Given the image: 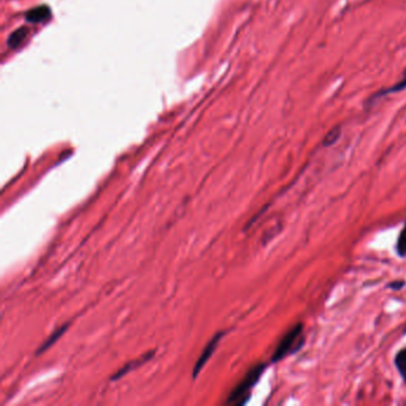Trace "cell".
Instances as JSON below:
<instances>
[{
  "label": "cell",
  "instance_id": "6da1fadb",
  "mask_svg": "<svg viewBox=\"0 0 406 406\" xmlns=\"http://www.w3.org/2000/svg\"><path fill=\"white\" fill-rule=\"evenodd\" d=\"M304 344H305L304 324L299 322L292 326L279 341L273 355H271V362L276 363V362L284 360L286 356L297 354L303 349Z\"/></svg>",
  "mask_w": 406,
  "mask_h": 406
},
{
  "label": "cell",
  "instance_id": "7a4b0ae2",
  "mask_svg": "<svg viewBox=\"0 0 406 406\" xmlns=\"http://www.w3.org/2000/svg\"><path fill=\"white\" fill-rule=\"evenodd\" d=\"M267 364L266 363H258L253 366L249 369V372L244 375V378L236 385L235 388L231 391V393L227 397L226 403L232 405H243L248 402L250 398V393L252 390L258 384L260 378L266 370Z\"/></svg>",
  "mask_w": 406,
  "mask_h": 406
},
{
  "label": "cell",
  "instance_id": "3957f363",
  "mask_svg": "<svg viewBox=\"0 0 406 406\" xmlns=\"http://www.w3.org/2000/svg\"><path fill=\"white\" fill-rule=\"evenodd\" d=\"M226 335V331H221V332H217L213 337L210 340L209 343L206 344V347L204 348L203 353H201V355L199 356V359H198V361L195 362L194 364V368H193V373H192V375H193V379H195L198 376V374L200 373V370L203 369L204 366L206 364V362L210 360V358L213 355V353H215L216 348H217L218 343H220L222 338H223V336Z\"/></svg>",
  "mask_w": 406,
  "mask_h": 406
},
{
  "label": "cell",
  "instance_id": "277c9868",
  "mask_svg": "<svg viewBox=\"0 0 406 406\" xmlns=\"http://www.w3.org/2000/svg\"><path fill=\"white\" fill-rule=\"evenodd\" d=\"M153 355H154V352H149L148 354H145L144 356H142V358L137 359V360H135V361L129 362V363L125 364L124 367H122L121 369H119L118 372H117V373L115 374V375L112 376V379H111V380H118V379H121L123 375H125V374L129 373L131 369H134V368H135V367L141 366V364L144 363L145 361L150 360V359L153 358Z\"/></svg>",
  "mask_w": 406,
  "mask_h": 406
},
{
  "label": "cell",
  "instance_id": "5b68a950",
  "mask_svg": "<svg viewBox=\"0 0 406 406\" xmlns=\"http://www.w3.org/2000/svg\"><path fill=\"white\" fill-rule=\"evenodd\" d=\"M68 326H69V324H65V325L60 326V328L55 330V331L52 332V334H51L50 336H49V337L46 338V340H45V342H43V344H42V346H41L40 348L37 349L36 355L42 354V353H45L46 349H48V348H50V347L52 346V344H54L55 342H56V341L58 340V338L61 337V336H62L63 334H65V332H66V330L68 329Z\"/></svg>",
  "mask_w": 406,
  "mask_h": 406
},
{
  "label": "cell",
  "instance_id": "8992f818",
  "mask_svg": "<svg viewBox=\"0 0 406 406\" xmlns=\"http://www.w3.org/2000/svg\"><path fill=\"white\" fill-rule=\"evenodd\" d=\"M49 16H50V10L46 6H40L36 8H33V10L29 11L26 13V20L31 23H40L43 22V20L48 19Z\"/></svg>",
  "mask_w": 406,
  "mask_h": 406
},
{
  "label": "cell",
  "instance_id": "52a82bcc",
  "mask_svg": "<svg viewBox=\"0 0 406 406\" xmlns=\"http://www.w3.org/2000/svg\"><path fill=\"white\" fill-rule=\"evenodd\" d=\"M394 364H396L397 370H398L400 376L406 384V348L400 349L397 353L396 358H394Z\"/></svg>",
  "mask_w": 406,
  "mask_h": 406
},
{
  "label": "cell",
  "instance_id": "ba28073f",
  "mask_svg": "<svg viewBox=\"0 0 406 406\" xmlns=\"http://www.w3.org/2000/svg\"><path fill=\"white\" fill-rule=\"evenodd\" d=\"M396 252L399 258H406V223L403 226L402 231L399 232L396 244Z\"/></svg>",
  "mask_w": 406,
  "mask_h": 406
},
{
  "label": "cell",
  "instance_id": "9c48e42d",
  "mask_svg": "<svg viewBox=\"0 0 406 406\" xmlns=\"http://www.w3.org/2000/svg\"><path fill=\"white\" fill-rule=\"evenodd\" d=\"M26 35H28L26 28L18 29V30L14 31V33L10 36V39H8V45H11V48H16V46H18L20 43L23 42V40H25Z\"/></svg>",
  "mask_w": 406,
  "mask_h": 406
},
{
  "label": "cell",
  "instance_id": "30bf717a",
  "mask_svg": "<svg viewBox=\"0 0 406 406\" xmlns=\"http://www.w3.org/2000/svg\"><path fill=\"white\" fill-rule=\"evenodd\" d=\"M340 136H341V128L340 127L332 128V129L326 134V136L324 137L323 145L324 147H330V145L335 144V143L338 141V138H340Z\"/></svg>",
  "mask_w": 406,
  "mask_h": 406
},
{
  "label": "cell",
  "instance_id": "8fae6325",
  "mask_svg": "<svg viewBox=\"0 0 406 406\" xmlns=\"http://www.w3.org/2000/svg\"><path fill=\"white\" fill-rule=\"evenodd\" d=\"M405 89H406V69L404 71V73H403L402 79H400L398 83H397L396 85H393L391 89L382 90V92H380V94H379V95L388 94V93H397V92H400V90H403Z\"/></svg>",
  "mask_w": 406,
  "mask_h": 406
},
{
  "label": "cell",
  "instance_id": "7c38bea8",
  "mask_svg": "<svg viewBox=\"0 0 406 406\" xmlns=\"http://www.w3.org/2000/svg\"><path fill=\"white\" fill-rule=\"evenodd\" d=\"M406 285L405 280H393V281L388 282L387 288L392 291H400Z\"/></svg>",
  "mask_w": 406,
  "mask_h": 406
},
{
  "label": "cell",
  "instance_id": "4fadbf2b",
  "mask_svg": "<svg viewBox=\"0 0 406 406\" xmlns=\"http://www.w3.org/2000/svg\"><path fill=\"white\" fill-rule=\"evenodd\" d=\"M404 334H406V328L404 329Z\"/></svg>",
  "mask_w": 406,
  "mask_h": 406
}]
</instances>
